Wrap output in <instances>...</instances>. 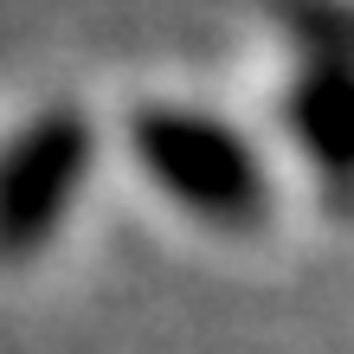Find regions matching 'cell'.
I'll list each match as a JSON object with an SVG mask.
<instances>
[{
  "label": "cell",
  "mask_w": 354,
  "mask_h": 354,
  "mask_svg": "<svg viewBox=\"0 0 354 354\" xmlns=\"http://www.w3.org/2000/svg\"><path fill=\"white\" fill-rule=\"evenodd\" d=\"M116 155L149 200L213 239H252L270 219V174L258 149L206 103L136 97L116 122Z\"/></svg>",
  "instance_id": "cell-1"
},
{
  "label": "cell",
  "mask_w": 354,
  "mask_h": 354,
  "mask_svg": "<svg viewBox=\"0 0 354 354\" xmlns=\"http://www.w3.org/2000/svg\"><path fill=\"white\" fill-rule=\"evenodd\" d=\"M103 149V122L77 97H39L0 129V277H26L71 239Z\"/></svg>",
  "instance_id": "cell-2"
}]
</instances>
